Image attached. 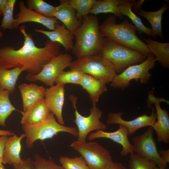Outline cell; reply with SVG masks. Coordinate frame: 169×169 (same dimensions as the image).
Wrapping results in <instances>:
<instances>
[{
  "label": "cell",
  "mask_w": 169,
  "mask_h": 169,
  "mask_svg": "<svg viewBox=\"0 0 169 169\" xmlns=\"http://www.w3.org/2000/svg\"><path fill=\"white\" fill-rule=\"evenodd\" d=\"M14 134L13 132L11 131L0 130V136H11Z\"/></svg>",
  "instance_id": "7bdbcfd3"
},
{
  "label": "cell",
  "mask_w": 169,
  "mask_h": 169,
  "mask_svg": "<svg viewBox=\"0 0 169 169\" xmlns=\"http://www.w3.org/2000/svg\"><path fill=\"white\" fill-rule=\"evenodd\" d=\"M129 169H153L156 166L154 161L142 157L133 152L130 154Z\"/></svg>",
  "instance_id": "1f68e13d"
},
{
  "label": "cell",
  "mask_w": 169,
  "mask_h": 169,
  "mask_svg": "<svg viewBox=\"0 0 169 169\" xmlns=\"http://www.w3.org/2000/svg\"><path fill=\"white\" fill-rule=\"evenodd\" d=\"M22 97L23 111L44 98L45 88L32 83H23L18 86Z\"/></svg>",
  "instance_id": "ffe728a7"
},
{
  "label": "cell",
  "mask_w": 169,
  "mask_h": 169,
  "mask_svg": "<svg viewBox=\"0 0 169 169\" xmlns=\"http://www.w3.org/2000/svg\"><path fill=\"white\" fill-rule=\"evenodd\" d=\"M3 35V34L2 32L0 30V39L2 37Z\"/></svg>",
  "instance_id": "f6af8a7d"
},
{
  "label": "cell",
  "mask_w": 169,
  "mask_h": 169,
  "mask_svg": "<svg viewBox=\"0 0 169 169\" xmlns=\"http://www.w3.org/2000/svg\"><path fill=\"white\" fill-rule=\"evenodd\" d=\"M79 85L88 93L92 104H96L100 96L107 90L106 84L86 74L83 73Z\"/></svg>",
  "instance_id": "7402d4cb"
},
{
  "label": "cell",
  "mask_w": 169,
  "mask_h": 169,
  "mask_svg": "<svg viewBox=\"0 0 169 169\" xmlns=\"http://www.w3.org/2000/svg\"><path fill=\"white\" fill-rule=\"evenodd\" d=\"M59 23H56L54 30L47 31L36 29L35 31L44 34L51 41L59 44L68 52L72 50L74 45V35L64 24H60Z\"/></svg>",
  "instance_id": "ac0fdd59"
},
{
  "label": "cell",
  "mask_w": 169,
  "mask_h": 169,
  "mask_svg": "<svg viewBox=\"0 0 169 169\" xmlns=\"http://www.w3.org/2000/svg\"><path fill=\"white\" fill-rule=\"evenodd\" d=\"M145 18L151 25L152 36L155 39L156 37L158 35L161 39H163L164 36L162 32L161 22L149 17H146Z\"/></svg>",
  "instance_id": "d590c367"
},
{
  "label": "cell",
  "mask_w": 169,
  "mask_h": 169,
  "mask_svg": "<svg viewBox=\"0 0 169 169\" xmlns=\"http://www.w3.org/2000/svg\"><path fill=\"white\" fill-rule=\"evenodd\" d=\"M69 67L70 70L90 75L106 84L111 82L117 74L110 62L100 54L77 59L71 62Z\"/></svg>",
  "instance_id": "5b68a950"
},
{
  "label": "cell",
  "mask_w": 169,
  "mask_h": 169,
  "mask_svg": "<svg viewBox=\"0 0 169 169\" xmlns=\"http://www.w3.org/2000/svg\"><path fill=\"white\" fill-rule=\"evenodd\" d=\"M156 61L154 56L150 54L143 62L130 66L120 74H117L110 86L115 89H125L133 79L136 82L139 79L141 83H148L151 75L149 71L154 67Z\"/></svg>",
  "instance_id": "9c48e42d"
},
{
  "label": "cell",
  "mask_w": 169,
  "mask_h": 169,
  "mask_svg": "<svg viewBox=\"0 0 169 169\" xmlns=\"http://www.w3.org/2000/svg\"><path fill=\"white\" fill-rule=\"evenodd\" d=\"M153 169H166L164 168H163L159 167H157L156 166Z\"/></svg>",
  "instance_id": "ee69618b"
},
{
  "label": "cell",
  "mask_w": 169,
  "mask_h": 169,
  "mask_svg": "<svg viewBox=\"0 0 169 169\" xmlns=\"http://www.w3.org/2000/svg\"><path fill=\"white\" fill-rule=\"evenodd\" d=\"M64 85L57 84L46 89L44 100L47 107L55 116L57 121L64 125L62 110L64 102Z\"/></svg>",
  "instance_id": "9a60e30c"
},
{
  "label": "cell",
  "mask_w": 169,
  "mask_h": 169,
  "mask_svg": "<svg viewBox=\"0 0 169 169\" xmlns=\"http://www.w3.org/2000/svg\"><path fill=\"white\" fill-rule=\"evenodd\" d=\"M69 99L75 109V119L74 121L76 124L78 131L77 141L80 142H86L90 133L95 130H105L107 125L100 120L103 112L96 104H92L90 109V114L88 116H84L78 112L76 107L77 97L73 95L69 96Z\"/></svg>",
  "instance_id": "ba28073f"
},
{
  "label": "cell",
  "mask_w": 169,
  "mask_h": 169,
  "mask_svg": "<svg viewBox=\"0 0 169 169\" xmlns=\"http://www.w3.org/2000/svg\"><path fill=\"white\" fill-rule=\"evenodd\" d=\"M26 2L28 8L46 17L54 18L56 7L43 0H27Z\"/></svg>",
  "instance_id": "83f0119b"
},
{
  "label": "cell",
  "mask_w": 169,
  "mask_h": 169,
  "mask_svg": "<svg viewBox=\"0 0 169 169\" xmlns=\"http://www.w3.org/2000/svg\"><path fill=\"white\" fill-rule=\"evenodd\" d=\"M18 4L19 11L14 18L13 29L23 23L33 22L42 24L51 31L54 29L56 23L60 22L54 18L46 17L28 8L23 1H19Z\"/></svg>",
  "instance_id": "5bb4252c"
},
{
  "label": "cell",
  "mask_w": 169,
  "mask_h": 169,
  "mask_svg": "<svg viewBox=\"0 0 169 169\" xmlns=\"http://www.w3.org/2000/svg\"><path fill=\"white\" fill-rule=\"evenodd\" d=\"M24 70L19 68L8 69L0 68V87L13 93L15 90L17 81Z\"/></svg>",
  "instance_id": "484cf974"
},
{
  "label": "cell",
  "mask_w": 169,
  "mask_h": 169,
  "mask_svg": "<svg viewBox=\"0 0 169 169\" xmlns=\"http://www.w3.org/2000/svg\"><path fill=\"white\" fill-rule=\"evenodd\" d=\"M22 128L26 137V146L29 149L33 148L35 141L51 138L60 132L68 133L75 137L78 135V131L75 127L60 124L51 112L44 121L34 125H22Z\"/></svg>",
  "instance_id": "8992f818"
},
{
  "label": "cell",
  "mask_w": 169,
  "mask_h": 169,
  "mask_svg": "<svg viewBox=\"0 0 169 169\" xmlns=\"http://www.w3.org/2000/svg\"><path fill=\"white\" fill-rule=\"evenodd\" d=\"M26 135L23 133L18 136L16 135L8 137L3 151V163L12 165L22 163L23 160L20 156L21 141Z\"/></svg>",
  "instance_id": "44dd1931"
},
{
  "label": "cell",
  "mask_w": 169,
  "mask_h": 169,
  "mask_svg": "<svg viewBox=\"0 0 169 169\" xmlns=\"http://www.w3.org/2000/svg\"><path fill=\"white\" fill-rule=\"evenodd\" d=\"M59 161L65 169H90L81 156L72 158L60 156Z\"/></svg>",
  "instance_id": "4dcf8cb0"
},
{
  "label": "cell",
  "mask_w": 169,
  "mask_h": 169,
  "mask_svg": "<svg viewBox=\"0 0 169 169\" xmlns=\"http://www.w3.org/2000/svg\"><path fill=\"white\" fill-rule=\"evenodd\" d=\"M168 6L164 4L159 9L155 11H148L141 9L138 14L144 18L149 17L161 22L163 13L168 8Z\"/></svg>",
  "instance_id": "e575fe53"
},
{
  "label": "cell",
  "mask_w": 169,
  "mask_h": 169,
  "mask_svg": "<svg viewBox=\"0 0 169 169\" xmlns=\"http://www.w3.org/2000/svg\"><path fill=\"white\" fill-rule=\"evenodd\" d=\"M8 0H0V16L3 15L7 7Z\"/></svg>",
  "instance_id": "60d3db41"
},
{
  "label": "cell",
  "mask_w": 169,
  "mask_h": 169,
  "mask_svg": "<svg viewBox=\"0 0 169 169\" xmlns=\"http://www.w3.org/2000/svg\"><path fill=\"white\" fill-rule=\"evenodd\" d=\"M8 138L7 136H0V169H6L3 163V156L4 149Z\"/></svg>",
  "instance_id": "74e56055"
},
{
  "label": "cell",
  "mask_w": 169,
  "mask_h": 169,
  "mask_svg": "<svg viewBox=\"0 0 169 169\" xmlns=\"http://www.w3.org/2000/svg\"><path fill=\"white\" fill-rule=\"evenodd\" d=\"M154 130L149 126L143 134L132 138L133 152L137 155L154 162L159 167L166 169L167 164L158 151L153 137Z\"/></svg>",
  "instance_id": "8fae6325"
},
{
  "label": "cell",
  "mask_w": 169,
  "mask_h": 169,
  "mask_svg": "<svg viewBox=\"0 0 169 169\" xmlns=\"http://www.w3.org/2000/svg\"><path fill=\"white\" fill-rule=\"evenodd\" d=\"M96 0H68L70 5L76 11L77 18L81 20L89 15Z\"/></svg>",
  "instance_id": "f1b7e54d"
},
{
  "label": "cell",
  "mask_w": 169,
  "mask_h": 169,
  "mask_svg": "<svg viewBox=\"0 0 169 169\" xmlns=\"http://www.w3.org/2000/svg\"><path fill=\"white\" fill-rule=\"evenodd\" d=\"M128 136L127 128L119 125L118 129L115 131L107 132L101 130H97L90 133L87 139L90 141L98 138L110 139L121 146L122 149L120 151V154L125 156L134 152L133 146L129 141Z\"/></svg>",
  "instance_id": "2e32d148"
},
{
  "label": "cell",
  "mask_w": 169,
  "mask_h": 169,
  "mask_svg": "<svg viewBox=\"0 0 169 169\" xmlns=\"http://www.w3.org/2000/svg\"><path fill=\"white\" fill-rule=\"evenodd\" d=\"M70 146L79 152L90 169H106L113 161L109 151L97 142L74 141Z\"/></svg>",
  "instance_id": "52a82bcc"
},
{
  "label": "cell",
  "mask_w": 169,
  "mask_h": 169,
  "mask_svg": "<svg viewBox=\"0 0 169 169\" xmlns=\"http://www.w3.org/2000/svg\"><path fill=\"white\" fill-rule=\"evenodd\" d=\"M13 169H33V160L31 158L23 160L21 163L13 165Z\"/></svg>",
  "instance_id": "8d00e7d4"
},
{
  "label": "cell",
  "mask_w": 169,
  "mask_h": 169,
  "mask_svg": "<svg viewBox=\"0 0 169 169\" xmlns=\"http://www.w3.org/2000/svg\"><path fill=\"white\" fill-rule=\"evenodd\" d=\"M56 7L54 17L61 22L65 27L74 35L82 21L76 17V11L69 4L68 0H60Z\"/></svg>",
  "instance_id": "e0dca14e"
},
{
  "label": "cell",
  "mask_w": 169,
  "mask_h": 169,
  "mask_svg": "<svg viewBox=\"0 0 169 169\" xmlns=\"http://www.w3.org/2000/svg\"><path fill=\"white\" fill-rule=\"evenodd\" d=\"M33 166V169H65L52 159H46L37 153L34 156Z\"/></svg>",
  "instance_id": "836d02e7"
},
{
  "label": "cell",
  "mask_w": 169,
  "mask_h": 169,
  "mask_svg": "<svg viewBox=\"0 0 169 169\" xmlns=\"http://www.w3.org/2000/svg\"><path fill=\"white\" fill-rule=\"evenodd\" d=\"M24 25L19 28L24 38L23 45L18 49L9 46L0 48V68L8 69H23L32 74L39 73L44 66L54 57L60 54L61 45L47 39L44 46H36L32 35L26 32Z\"/></svg>",
  "instance_id": "6da1fadb"
},
{
  "label": "cell",
  "mask_w": 169,
  "mask_h": 169,
  "mask_svg": "<svg viewBox=\"0 0 169 169\" xmlns=\"http://www.w3.org/2000/svg\"><path fill=\"white\" fill-rule=\"evenodd\" d=\"M72 59V56L68 52H62L45 65L38 74L33 75L28 73L26 79L31 82L39 81L48 86H53L59 74L65 68L69 67Z\"/></svg>",
  "instance_id": "30bf717a"
},
{
  "label": "cell",
  "mask_w": 169,
  "mask_h": 169,
  "mask_svg": "<svg viewBox=\"0 0 169 169\" xmlns=\"http://www.w3.org/2000/svg\"><path fill=\"white\" fill-rule=\"evenodd\" d=\"M136 1L134 0H124L118 6L120 12L123 16H127L131 19L139 33H144L149 36H151V28L146 26L141 19L132 10V8Z\"/></svg>",
  "instance_id": "cb8c5ba5"
},
{
  "label": "cell",
  "mask_w": 169,
  "mask_h": 169,
  "mask_svg": "<svg viewBox=\"0 0 169 169\" xmlns=\"http://www.w3.org/2000/svg\"><path fill=\"white\" fill-rule=\"evenodd\" d=\"M159 153L161 159L166 164L169 162V150H163L160 151Z\"/></svg>",
  "instance_id": "ab89813d"
},
{
  "label": "cell",
  "mask_w": 169,
  "mask_h": 169,
  "mask_svg": "<svg viewBox=\"0 0 169 169\" xmlns=\"http://www.w3.org/2000/svg\"><path fill=\"white\" fill-rule=\"evenodd\" d=\"M148 95V107H151V103H153L156 108L157 120L152 127L156 133L157 141L159 142L168 144L169 143V114L167 111L162 109L160 105L161 101H165L166 100L156 97L152 91H150Z\"/></svg>",
  "instance_id": "7c38bea8"
},
{
  "label": "cell",
  "mask_w": 169,
  "mask_h": 169,
  "mask_svg": "<svg viewBox=\"0 0 169 169\" xmlns=\"http://www.w3.org/2000/svg\"><path fill=\"white\" fill-rule=\"evenodd\" d=\"M145 0H139L137 2L136 1L133 6L134 10L137 12H138L141 9V6Z\"/></svg>",
  "instance_id": "b9f144b4"
},
{
  "label": "cell",
  "mask_w": 169,
  "mask_h": 169,
  "mask_svg": "<svg viewBox=\"0 0 169 169\" xmlns=\"http://www.w3.org/2000/svg\"><path fill=\"white\" fill-rule=\"evenodd\" d=\"M116 19L114 15H109L100 26L101 33L104 37L139 51L146 57L151 54L146 43L136 35L137 29L133 24L127 20L117 24Z\"/></svg>",
  "instance_id": "7a4b0ae2"
},
{
  "label": "cell",
  "mask_w": 169,
  "mask_h": 169,
  "mask_svg": "<svg viewBox=\"0 0 169 169\" xmlns=\"http://www.w3.org/2000/svg\"><path fill=\"white\" fill-rule=\"evenodd\" d=\"M11 93L0 87V126L5 127L6 120L14 111L18 110L9 99Z\"/></svg>",
  "instance_id": "4316f807"
},
{
  "label": "cell",
  "mask_w": 169,
  "mask_h": 169,
  "mask_svg": "<svg viewBox=\"0 0 169 169\" xmlns=\"http://www.w3.org/2000/svg\"><path fill=\"white\" fill-rule=\"evenodd\" d=\"M74 35L75 42L71 51L77 59L100 54L104 37L97 15L89 14L85 18Z\"/></svg>",
  "instance_id": "3957f363"
},
{
  "label": "cell",
  "mask_w": 169,
  "mask_h": 169,
  "mask_svg": "<svg viewBox=\"0 0 169 169\" xmlns=\"http://www.w3.org/2000/svg\"><path fill=\"white\" fill-rule=\"evenodd\" d=\"M106 169H127L121 163L111 162Z\"/></svg>",
  "instance_id": "f35d334b"
},
{
  "label": "cell",
  "mask_w": 169,
  "mask_h": 169,
  "mask_svg": "<svg viewBox=\"0 0 169 169\" xmlns=\"http://www.w3.org/2000/svg\"><path fill=\"white\" fill-rule=\"evenodd\" d=\"M101 55L109 60L116 74H120L131 65L141 63L147 57L141 53L116 43L104 37Z\"/></svg>",
  "instance_id": "277c9868"
},
{
  "label": "cell",
  "mask_w": 169,
  "mask_h": 169,
  "mask_svg": "<svg viewBox=\"0 0 169 169\" xmlns=\"http://www.w3.org/2000/svg\"><path fill=\"white\" fill-rule=\"evenodd\" d=\"M22 115L21 120L22 125H33L45 120L51 111L46 105L44 98L35 103L26 111H20Z\"/></svg>",
  "instance_id": "d6986e66"
},
{
  "label": "cell",
  "mask_w": 169,
  "mask_h": 169,
  "mask_svg": "<svg viewBox=\"0 0 169 169\" xmlns=\"http://www.w3.org/2000/svg\"><path fill=\"white\" fill-rule=\"evenodd\" d=\"M16 0H8L7 6L3 15L1 27L3 30L13 29L14 18L13 13Z\"/></svg>",
  "instance_id": "d6a6232c"
},
{
  "label": "cell",
  "mask_w": 169,
  "mask_h": 169,
  "mask_svg": "<svg viewBox=\"0 0 169 169\" xmlns=\"http://www.w3.org/2000/svg\"><path fill=\"white\" fill-rule=\"evenodd\" d=\"M83 74V73L75 70L63 71L56 79L54 83L64 85L67 83L79 85Z\"/></svg>",
  "instance_id": "f546056e"
},
{
  "label": "cell",
  "mask_w": 169,
  "mask_h": 169,
  "mask_svg": "<svg viewBox=\"0 0 169 169\" xmlns=\"http://www.w3.org/2000/svg\"><path fill=\"white\" fill-rule=\"evenodd\" d=\"M151 53L155 56L158 61L164 68L169 67V43L158 42L150 37L144 39Z\"/></svg>",
  "instance_id": "603a6c76"
},
{
  "label": "cell",
  "mask_w": 169,
  "mask_h": 169,
  "mask_svg": "<svg viewBox=\"0 0 169 169\" xmlns=\"http://www.w3.org/2000/svg\"><path fill=\"white\" fill-rule=\"evenodd\" d=\"M124 114L122 111L110 112L107 116L106 124L107 125L118 124L122 125L127 128L128 135L134 133L138 129L146 126H152L156 121V114L154 108L151 115L144 114L131 120H126L122 117Z\"/></svg>",
  "instance_id": "4fadbf2b"
},
{
  "label": "cell",
  "mask_w": 169,
  "mask_h": 169,
  "mask_svg": "<svg viewBox=\"0 0 169 169\" xmlns=\"http://www.w3.org/2000/svg\"><path fill=\"white\" fill-rule=\"evenodd\" d=\"M124 0H98L93 6L89 14L97 15L101 13H111L116 17L122 19L123 18L120 12L119 5Z\"/></svg>",
  "instance_id": "d4e9b609"
}]
</instances>
